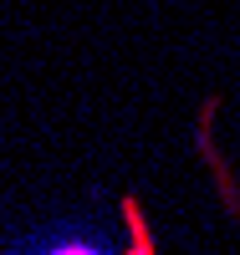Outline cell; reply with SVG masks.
Instances as JSON below:
<instances>
[{"label":"cell","mask_w":240,"mask_h":255,"mask_svg":"<svg viewBox=\"0 0 240 255\" xmlns=\"http://www.w3.org/2000/svg\"><path fill=\"white\" fill-rule=\"evenodd\" d=\"M51 255H102L97 245H87V240H72V245H56Z\"/></svg>","instance_id":"1"}]
</instances>
